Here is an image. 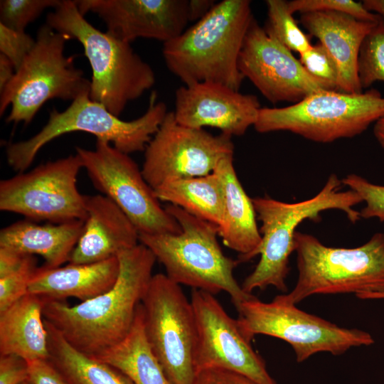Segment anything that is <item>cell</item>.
I'll return each instance as SVG.
<instances>
[{
  "label": "cell",
  "instance_id": "10",
  "mask_svg": "<svg viewBox=\"0 0 384 384\" xmlns=\"http://www.w3.org/2000/svg\"><path fill=\"white\" fill-rule=\"evenodd\" d=\"M239 329L250 342L262 334L282 339L292 347L296 361L302 363L320 352L341 355L352 347L368 346L373 336L359 329H347L309 314L291 303L285 294L270 302L256 297L235 306Z\"/></svg>",
  "mask_w": 384,
  "mask_h": 384
},
{
  "label": "cell",
  "instance_id": "1",
  "mask_svg": "<svg viewBox=\"0 0 384 384\" xmlns=\"http://www.w3.org/2000/svg\"><path fill=\"white\" fill-rule=\"evenodd\" d=\"M119 273L106 292L75 306L45 298L43 317L75 348L95 357L130 331L156 260L142 243L117 255Z\"/></svg>",
  "mask_w": 384,
  "mask_h": 384
},
{
  "label": "cell",
  "instance_id": "30",
  "mask_svg": "<svg viewBox=\"0 0 384 384\" xmlns=\"http://www.w3.org/2000/svg\"><path fill=\"white\" fill-rule=\"evenodd\" d=\"M61 0H1L0 23L25 31L27 26L38 18L47 9L58 6Z\"/></svg>",
  "mask_w": 384,
  "mask_h": 384
},
{
  "label": "cell",
  "instance_id": "39",
  "mask_svg": "<svg viewBox=\"0 0 384 384\" xmlns=\"http://www.w3.org/2000/svg\"><path fill=\"white\" fill-rule=\"evenodd\" d=\"M33 255L0 247V278L23 267Z\"/></svg>",
  "mask_w": 384,
  "mask_h": 384
},
{
  "label": "cell",
  "instance_id": "43",
  "mask_svg": "<svg viewBox=\"0 0 384 384\" xmlns=\"http://www.w3.org/2000/svg\"><path fill=\"white\" fill-rule=\"evenodd\" d=\"M373 134L378 142L384 150V117L375 123Z\"/></svg>",
  "mask_w": 384,
  "mask_h": 384
},
{
  "label": "cell",
  "instance_id": "11",
  "mask_svg": "<svg viewBox=\"0 0 384 384\" xmlns=\"http://www.w3.org/2000/svg\"><path fill=\"white\" fill-rule=\"evenodd\" d=\"M149 345L172 384H195L198 330L193 309L179 284L154 274L142 301Z\"/></svg>",
  "mask_w": 384,
  "mask_h": 384
},
{
  "label": "cell",
  "instance_id": "31",
  "mask_svg": "<svg viewBox=\"0 0 384 384\" xmlns=\"http://www.w3.org/2000/svg\"><path fill=\"white\" fill-rule=\"evenodd\" d=\"M299 61L314 78L322 82L330 90L339 92V70L329 50L319 42L299 54Z\"/></svg>",
  "mask_w": 384,
  "mask_h": 384
},
{
  "label": "cell",
  "instance_id": "16",
  "mask_svg": "<svg viewBox=\"0 0 384 384\" xmlns=\"http://www.w3.org/2000/svg\"><path fill=\"white\" fill-rule=\"evenodd\" d=\"M238 68L270 102L297 103L330 90L311 77L292 51L267 34L254 18L245 36Z\"/></svg>",
  "mask_w": 384,
  "mask_h": 384
},
{
  "label": "cell",
  "instance_id": "38",
  "mask_svg": "<svg viewBox=\"0 0 384 384\" xmlns=\"http://www.w3.org/2000/svg\"><path fill=\"white\" fill-rule=\"evenodd\" d=\"M195 384H257L239 373L219 368L197 373Z\"/></svg>",
  "mask_w": 384,
  "mask_h": 384
},
{
  "label": "cell",
  "instance_id": "4",
  "mask_svg": "<svg viewBox=\"0 0 384 384\" xmlns=\"http://www.w3.org/2000/svg\"><path fill=\"white\" fill-rule=\"evenodd\" d=\"M343 183L336 174H331L314 196L296 203H287L267 196L252 198L257 218L262 223V240L255 255L260 259L241 287L248 293L255 289L273 286L282 292L287 291L286 279L289 272V259L295 251L297 228L304 220L318 221L320 213L338 210L356 223L361 218L354 208L363 202L351 189L342 191Z\"/></svg>",
  "mask_w": 384,
  "mask_h": 384
},
{
  "label": "cell",
  "instance_id": "23",
  "mask_svg": "<svg viewBox=\"0 0 384 384\" xmlns=\"http://www.w3.org/2000/svg\"><path fill=\"white\" fill-rule=\"evenodd\" d=\"M85 221L39 225L29 220L16 222L0 231V247L41 256L43 267L55 268L69 261Z\"/></svg>",
  "mask_w": 384,
  "mask_h": 384
},
{
  "label": "cell",
  "instance_id": "42",
  "mask_svg": "<svg viewBox=\"0 0 384 384\" xmlns=\"http://www.w3.org/2000/svg\"><path fill=\"white\" fill-rule=\"evenodd\" d=\"M362 3L368 11L384 19V0H364Z\"/></svg>",
  "mask_w": 384,
  "mask_h": 384
},
{
  "label": "cell",
  "instance_id": "28",
  "mask_svg": "<svg viewBox=\"0 0 384 384\" xmlns=\"http://www.w3.org/2000/svg\"><path fill=\"white\" fill-rule=\"evenodd\" d=\"M267 17L263 27L268 36L292 52L299 54L309 50V35L299 26L285 0H267Z\"/></svg>",
  "mask_w": 384,
  "mask_h": 384
},
{
  "label": "cell",
  "instance_id": "20",
  "mask_svg": "<svg viewBox=\"0 0 384 384\" xmlns=\"http://www.w3.org/2000/svg\"><path fill=\"white\" fill-rule=\"evenodd\" d=\"M300 23L334 58L339 70V92L359 94L358 63L362 43L377 23L330 11L301 14Z\"/></svg>",
  "mask_w": 384,
  "mask_h": 384
},
{
  "label": "cell",
  "instance_id": "44",
  "mask_svg": "<svg viewBox=\"0 0 384 384\" xmlns=\"http://www.w3.org/2000/svg\"><path fill=\"white\" fill-rule=\"evenodd\" d=\"M361 299H384V293L379 294H361L356 296Z\"/></svg>",
  "mask_w": 384,
  "mask_h": 384
},
{
  "label": "cell",
  "instance_id": "24",
  "mask_svg": "<svg viewBox=\"0 0 384 384\" xmlns=\"http://www.w3.org/2000/svg\"><path fill=\"white\" fill-rule=\"evenodd\" d=\"M44 303L43 297L28 293L0 312V355L15 354L26 361L48 359Z\"/></svg>",
  "mask_w": 384,
  "mask_h": 384
},
{
  "label": "cell",
  "instance_id": "25",
  "mask_svg": "<svg viewBox=\"0 0 384 384\" xmlns=\"http://www.w3.org/2000/svg\"><path fill=\"white\" fill-rule=\"evenodd\" d=\"M92 358L116 368L134 384H172L148 341L142 304L127 336Z\"/></svg>",
  "mask_w": 384,
  "mask_h": 384
},
{
  "label": "cell",
  "instance_id": "35",
  "mask_svg": "<svg viewBox=\"0 0 384 384\" xmlns=\"http://www.w3.org/2000/svg\"><path fill=\"white\" fill-rule=\"evenodd\" d=\"M36 43L26 31L11 29L0 23V52L14 64L16 70L30 53Z\"/></svg>",
  "mask_w": 384,
  "mask_h": 384
},
{
  "label": "cell",
  "instance_id": "8",
  "mask_svg": "<svg viewBox=\"0 0 384 384\" xmlns=\"http://www.w3.org/2000/svg\"><path fill=\"white\" fill-rule=\"evenodd\" d=\"M36 43L0 92V115L11 106L7 122L29 124L48 100H74L90 92V80L76 68L73 56L64 54L68 38L45 23Z\"/></svg>",
  "mask_w": 384,
  "mask_h": 384
},
{
  "label": "cell",
  "instance_id": "26",
  "mask_svg": "<svg viewBox=\"0 0 384 384\" xmlns=\"http://www.w3.org/2000/svg\"><path fill=\"white\" fill-rule=\"evenodd\" d=\"M160 201L176 206L217 227L224 208V189L217 173L166 183L155 190Z\"/></svg>",
  "mask_w": 384,
  "mask_h": 384
},
{
  "label": "cell",
  "instance_id": "22",
  "mask_svg": "<svg viewBox=\"0 0 384 384\" xmlns=\"http://www.w3.org/2000/svg\"><path fill=\"white\" fill-rule=\"evenodd\" d=\"M220 176L224 189V208L218 236L228 248L238 252L239 262L254 257L262 235L252 201L242 186L233 166V155L223 158L213 171Z\"/></svg>",
  "mask_w": 384,
  "mask_h": 384
},
{
  "label": "cell",
  "instance_id": "36",
  "mask_svg": "<svg viewBox=\"0 0 384 384\" xmlns=\"http://www.w3.org/2000/svg\"><path fill=\"white\" fill-rule=\"evenodd\" d=\"M28 362L15 354L0 355V384H21L27 381Z\"/></svg>",
  "mask_w": 384,
  "mask_h": 384
},
{
  "label": "cell",
  "instance_id": "3",
  "mask_svg": "<svg viewBox=\"0 0 384 384\" xmlns=\"http://www.w3.org/2000/svg\"><path fill=\"white\" fill-rule=\"evenodd\" d=\"M46 23L82 45L92 69L90 97L113 114L119 117L129 102L154 86L155 75L150 65L130 43L88 22L75 1L61 0L47 14Z\"/></svg>",
  "mask_w": 384,
  "mask_h": 384
},
{
  "label": "cell",
  "instance_id": "27",
  "mask_svg": "<svg viewBox=\"0 0 384 384\" xmlns=\"http://www.w3.org/2000/svg\"><path fill=\"white\" fill-rule=\"evenodd\" d=\"M44 322L48 361L67 384H134L116 368L75 348L50 323Z\"/></svg>",
  "mask_w": 384,
  "mask_h": 384
},
{
  "label": "cell",
  "instance_id": "34",
  "mask_svg": "<svg viewBox=\"0 0 384 384\" xmlns=\"http://www.w3.org/2000/svg\"><path fill=\"white\" fill-rule=\"evenodd\" d=\"M38 267L33 255L20 269L0 278V312L28 294L29 282Z\"/></svg>",
  "mask_w": 384,
  "mask_h": 384
},
{
  "label": "cell",
  "instance_id": "7",
  "mask_svg": "<svg viewBox=\"0 0 384 384\" xmlns=\"http://www.w3.org/2000/svg\"><path fill=\"white\" fill-rule=\"evenodd\" d=\"M298 279L286 298L297 304L315 294L384 293V233L363 245L333 247L314 235L297 231Z\"/></svg>",
  "mask_w": 384,
  "mask_h": 384
},
{
  "label": "cell",
  "instance_id": "29",
  "mask_svg": "<svg viewBox=\"0 0 384 384\" xmlns=\"http://www.w3.org/2000/svg\"><path fill=\"white\" fill-rule=\"evenodd\" d=\"M358 72L362 89L377 81L384 82V19L381 17L362 43Z\"/></svg>",
  "mask_w": 384,
  "mask_h": 384
},
{
  "label": "cell",
  "instance_id": "2",
  "mask_svg": "<svg viewBox=\"0 0 384 384\" xmlns=\"http://www.w3.org/2000/svg\"><path fill=\"white\" fill-rule=\"evenodd\" d=\"M254 19L249 0H223L176 38L163 43L166 67L184 85L203 82L239 91L238 58Z\"/></svg>",
  "mask_w": 384,
  "mask_h": 384
},
{
  "label": "cell",
  "instance_id": "37",
  "mask_svg": "<svg viewBox=\"0 0 384 384\" xmlns=\"http://www.w3.org/2000/svg\"><path fill=\"white\" fill-rule=\"evenodd\" d=\"M27 362L28 384H67L48 359Z\"/></svg>",
  "mask_w": 384,
  "mask_h": 384
},
{
  "label": "cell",
  "instance_id": "40",
  "mask_svg": "<svg viewBox=\"0 0 384 384\" xmlns=\"http://www.w3.org/2000/svg\"><path fill=\"white\" fill-rule=\"evenodd\" d=\"M216 4L214 0H189L188 18L190 21L197 22L204 17Z\"/></svg>",
  "mask_w": 384,
  "mask_h": 384
},
{
  "label": "cell",
  "instance_id": "9",
  "mask_svg": "<svg viewBox=\"0 0 384 384\" xmlns=\"http://www.w3.org/2000/svg\"><path fill=\"white\" fill-rule=\"evenodd\" d=\"M384 117V97L375 89L359 94L324 90L284 107H261L260 133L287 131L329 143L357 136Z\"/></svg>",
  "mask_w": 384,
  "mask_h": 384
},
{
  "label": "cell",
  "instance_id": "17",
  "mask_svg": "<svg viewBox=\"0 0 384 384\" xmlns=\"http://www.w3.org/2000/svg\"><path fill=\"white\" fill-rule=\"evenodd\" d=\"M80 11L96 14L107 32L130 43L139 38L168 42L186 28L189 0H75Z\"/></svg>",
  "mask_w": 384,
  "mask_h": 384
},
{
  "label": "cell",
  "instance_id": "12",
  "mask_svg": "<svg viewBox=\"0 0 384 384\" xmlns=\"http://www.w3.org/2000/svg\"><path fill=\"white\" fill-rule=\"evenodd\" d=\"M75 149L93 186L124 212L139 235L181 232L129 154L102 140L96 141L93 150Z\"/></svg>",
  "mask_w": 384,
  "mask_h": 384
},
{
  "label": "cell",
  "instance_id": "21",
  "mask_svg": "<svg viewBox=\"0 0 384 384\" xmlns=\"http://www.w3.org/2000/svg\"><path fill=\"white\" fill-rule=\"evenodd\" d=\"M119 273L117 257L90 264H71L55 268L38 267L28 293L48 299L64 300L74 297L82 302L110 289Z\"/></svg>",
  "mask_w": 384,
  "mask_h": 384
},
{
  "label": "cell",
  "instance_id": "5",
  "mask_svg": "<svg viewBox=\"0 0 384 384\" xmlns=\"http://www.w3.org/2000/svg\"><path fill=\"white\" fill-rule=\"evenodd\" d=\"M164 208L178 222L181 232L139 235V240L164 265L171 281L213 295L225 292L235 306L255 297L235 279L233 270L240 262L223 252L216 225L174 205Z\"/></svg>",
  "mask_w": 384,
  "mask_h": 384
},
{
  "label": "cell",
  "instance_id": "33",
  "mask_svg": "<svg viewBox=\"0 0 384 384\" xmlns=\"http://www.w3.org/2000/svg\"><path fill=\"white\" fill-rule=\"evenodd\" d=\"M343 185L359 195L366 206L360 211L361 218H378L384 221V186L373 183L366 178L351 174L342 180Z\"/></svg>",
  "mask_w": 384,
  "mask_h": 384
},
{
  "label": "cell",
  "instance_id": "19",
  "mask_svg": "<svg viewBox=\"0 0 384 384\" xmlns=\"http://www.w3.org/2000/svg\"><path fill=\"white\" fill-rule=\"evenodd\" d=\"M85 208L84 228L69 263L101 262L139 244L137 228L110 198L104 195L85 196Z\"/></svg>",
  "mask_w": 384,
  "mask_h": 384
},
{
  "label": "cell",
  "instance_id": "6",
  "mask_svg": "<svg viewBox=\"0 0 384 384\" xmlns=\"http://www.w3.org/2000/svg\"><path fill=\"white\" fill-rule=\"evenodd\" d=\"M156 99L157 95L153 92L145 113L135 119L124 121L92 100L89 92H85L73 100L65 110L60 112L53 108L47 123L33 137L8 144V164L14 171L23 172L46 144L73 132L95 135L97 140L112 143L117 149L127 154L144 151L168 112L166 104Z\"/></svg>",
  "mask_w": 384,
  "mask_h": 384
},
{
  "label": "cell",
  "instance_id": "14",
  "mask_svg": "<svg viewBox=\"0 0 384 384\" xmlns=\"http://www.w3.org/2000/svg\"><path fill=\"white\" fill-rule=\"evenodd\" d=\"M144 151L142 172L155 190L170 181L213 173L223 158L233 155L234 144L229 135L183 126L168 112Z\"/></svg>",
  "mask_w": 384,
  "mask_h": 384
},
{
  "label": "cell",
  "instance_id": "32",
  "mask_svg": "<svg viewBox=\"0 0 384 384\" xmlns=\"http://www.w3.org/2000/svg\"><path fill=\"white\" fill-rule=\"evenodd\" d=\"M292 14L319 11L343 13L357 19L376 23L380 16L368 11L362 2L353 0H293L288 1Z\"/></svg>",
  "mask_w": 384,
  "mask_h": 384
},
{
  "label": "cell",
  "instance_id": "15",
  "mask_svg": "<svg viewBox=\"0 0 384 384\" xmlns=\"http://www.w3.org/2000/svg\"><path fill=\"white\" fill-rule=\"evenodd\" d=\"M191 302L198 330L195 358L197 373L219 368L242 375L257 384H277L263 358L242 334L213 294L193 289Z\"/></svg>",
  "mask_w": 384,
  "mask_h": 384
},
{
  "label": "cell",
  "instance_id": "13",
  "mask_svg": "<svg viewBox=\"0 0 384 384\" xmlns=\"http://www.w3.org/2000/svg\"><path fill=\"white\" fill-rule=\"evenodd\" d=\"M82 168L78 154L50 161L0 181V210L31 221H85V195L77 186Z\"/></svg>",
  "mask_w": 384,
  "mask_h": 384
},
{
  "label": "cell",
  "instance_id": "41",
  "mask_svg": "<svg viewBox=\"0 0 384 384\" xmlns=\"http://www.w3.org/2000/svg\"><path fill=\"white\" fill-rule=\"evenodd\" d=\"M15 73L16 69L11 61L0 53V92L12 80Z\"/></svg>",
  "mask_w": 384,
  "mask_h": 384
},
{
  "label": "cell",
  "instance_id": "18",
  "mask_svg": "<svg viewBox=\"0 0 384 384\" xmlns=\"http://www.w3.org/2000/svg\"><path fill=\"white\" fill-rule=\"evenodd\" d=\"M258 98L223 84L203 82L178 87L175 92L176 122L185 127H211L221 133L243 135L254 126L260 110Z\"/></svg>",
  "mask_w": 384,
  "mask_h": 384
},
{
  "label": "cell",
  "instance_id": "45",
  "mask_svg": "<svg viewBox=\"0 0 384 384\" xmlns=\"http://www.w3.org/2000/svg\"><path fill=\"white\" fill-rule=\"evenodd\" d=\"M21 384H28V383L27 381H25V382H23V383H21Z\"/></svg>",
  "mask_w": 384,
  "mask_h": 384
}]
</instances>
